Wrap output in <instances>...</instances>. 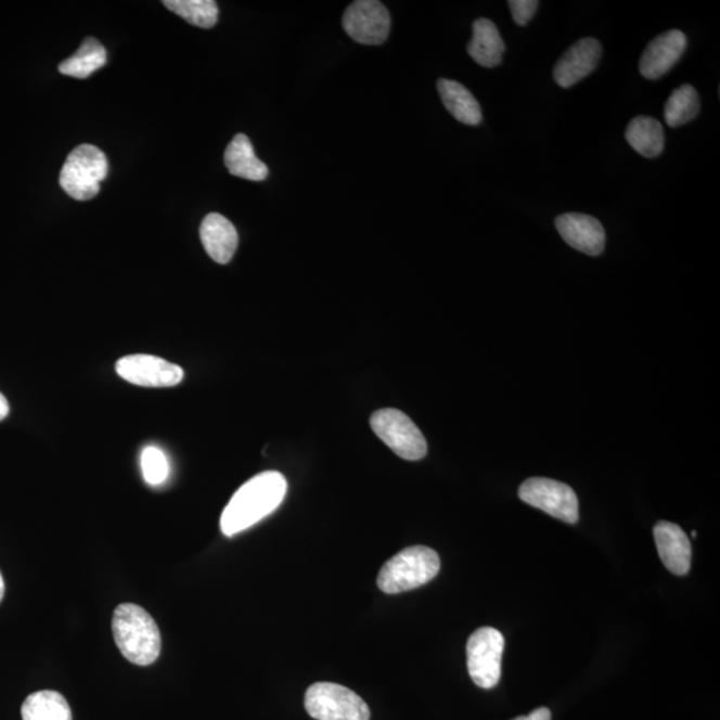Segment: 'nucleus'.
Returning <instances> with one entry per match:
<instances>
[{"mask_svg":"<svg viewBox=\"0 0 720 720\" xmlns=\"http://www.w3.org/2000/svg\"><path fill=\"white\" fill-rule=\"evenodd\" d=\"M107 54L94 38H87L77 54L61 63L60 72L67 77L86 79L106 65Z\"/></svg>","mask_w":720,"mask_h":720,"instance_id":"obj_21","label":"nucleus"},{"mask_svg":"<svg viewBox=\"0 0 720 720\" xmlns=\"http://www.w3.org/2000/svg\"><path fill=\"white\" fill-rule=\"evenodd\" d=\"M287 493V480L281 473L266 472L246 481L231 498L220 516L226 537L247 530L274 513Z\"/></svg>","mask_w":720,"mask_h":720,"instance_id":"obj_1","label":"nucleus"},{"mask_svg":"<svg viewBox=\"0 0 720 720\" xmlns=\"http://www.w3.org/2000/svg\"><path fill=\"white\" fill-rule=\"evenodd\" d=\"M506 50L496 23L480 17L473 25V39L467 46L468 55L486 68L498 67Z\"/></svg>","mask_w":720,"mask_h":720,"instance_id":"obj_16","label":"nucleus"},{"mask_svg":"<svg viewBox=\"0 0 720 720\" xmlns=\"http://www.w3.org/2000/svg\"><path fill=\"white\" fill-rule=\"evenodd\" d=\"M602 44L595 38H583L574 43L554 67V80L563 89L580 82L600 65Z\"/></svg>","mask_w":720,"mask_h":720,"instance_id":"obj_12","label":"nucleus"},{"mask_svg":"<svg viewBox=\"0 0 720 720\" xmlns=\"http://www.w3.org/2000/svg\"><path fill=\"white\" fill-rule=\"evenodd\" d=\"M504 637L492 627H481L467 642V667L476 686L496 687L502 676Z\"/></svg>","mask_w":720,"mask_h":720,"instance_id":"obj_7","label":"nucleus"},{"mask_svg":"<svg viewBox=\"0 0 720 720\" xmlns=\"http://www.w3.org/2000/svg\"><path fill=\"white\" fill-rule=\"evenodd\" d=\"M377 438L406 461H421L427 454V442L420 428L404 412L385 409L374 412L370 421Z\"/></svg>","mask_w":720,"mask_h":720,"instance_id":"obj_6","label":"nucleus"},{"mask_svg":"<svg viewBox=\"0 0 720 720\" xmlns=\"http://www.w3.org/2000/svg\"><path fill=\"white\" fill-rule=\"evenodd\" d=\"M687 48V37L681 30H670L656 37L644 50L639 72L648 80L665 77L681 60Z\"/></svg>","mask_w":720,"mask_h":720,"instance_id":"obj_13","label":"nucleus"},{"mask_svg":"<svg viewBox=\"0 0 720 720\" xmlns=\"http://www.w3.org/2000/svg\"><path fill=\"white\" fill-rule=\"evenodd\" d=\"M116 646L131 664L149 666L159 658L162 638L158 625L146 609L125 603L113 617Z\"/></svg>","mask_w":720,"mask_h":720,"instance_id":"obj_2","label":"nucleus"},{"mask_svg":"<svg viewBox=\"0 0 720 720\" xmlns=\"http://www.w3.org/2000/svg\"><path fill=\"white\" fill-rule=\"evenodd\" d=\"M164 4L196 27L211 28L217 25L219 9L214 0H166Z\"/></svg>","mask_w":720,"mask_h":720,"instance_id":"obj_23","label":"nucleus"},{"mask_svg":"<svg viewBox=\"0 0 720 720\" xmlns=\"http://www.w3.org/2000/svg\"><path fill=\"white\" fill-rule=\"evenodd\" d=\"M142 472L144 480L151 486H159L167 479L170 473V464H168L165 452L158 447L150 446L144 449L142 454Z\"/></svg>","mask_w":720,"mask_h":720,"instance_id":"obj_24","label":"nucleus"},{"mask_svg":"<svg viewBox=\"0 0 720 720\" xmlns=\"http://www.w3.org/2000/svg\"><path fill=\"white\" fill-rule=\"evenodd\" d=\"M107 172L106 155L92 144H80L68 154L60 183L75 201H90L101 191V183Z\"/></svg>","mask_w":720,"mask_h":720,"instance_id":"obj_4","label":"nucleus"},{"mask_svg":"<svg viewBox=\"0 0 720 720\" xmlns=\"http://www.w3.org/2000/svg\"><path fill=\"white\" fill-rule=\"evenodd\" d=\"M4 595V580L2 574H0V602H2Z\"/></svg>","mask_w":720,"mask_h":720,"instance_id":"obj_28","label":"nucleus"},{"mask_svg":"<svg viewBox=\"0 0 720 720\" xmlns=\"http://www.w3.org/2000/svg\"><path fill=\"white\" fill-rule=\"evenodd\" d=\"M305 707L317 720H369L370 708L350 689L319 682L306 691Z\"/></svg>","mask_w":720,"mask_h":720,"instance_id":"obj_5","label":"nucleus"},{"mask_svg":"<svg viewBox=\"0 0 720 720\" xmlns=\"http://www.w3.org/2000/svg\"><path fill=\"white\" fill-rule=\"evenodd\" d=\"M626 141L644 158H656L665 150V130L659 120L639 115L626 129Z\"/></svg>","mask_w":720,"mask_h":720,"instance_id":"obj_19","label":"nucleus"},{"mask_svg":"<svg viewBox=\"0 0 720 720\" xmlns=\"http://www.w3.org/2000/svg\"><path fill=\"white\" fill-rule=\"evenodd\" d=\"M10 412V406L8 399L4 398L3 394H0V421H3L4 417H8Z\"/></svg>","mask_w":720,"mask_h":720,"instance_id":"obj_27","label":"nucleus"},{"mask_svg":"<svg viewBox=\"0 0 720 720\" xmlns=\"http://www.w3.org/2000/svg\"><path fill=\"white\" fill-rule=\"evenodd\" d=\"M23 720H73L72 708L65 696L56 691L34 693L22 706Z\"/></svg>","mask_w":720,"mask_h":720,"instance_id":"obj_20","label":"nucleus"},{"mask_svg":"<svg viewBox=\"0 0 720 720\" xmlns=\"http://www.w3.org/2000/svg\"><path fill=\"white\" fill-rule=\"evenodd\" d=\"M656 549L667 570L686 575L691 567V543L686 532L671 522L661 520L654 527Z\"/></svg>","mask_w":720,"mask_h":720,"instance_id":"obj_14","label":"nucleus"},{"mask_svg":"<svg viewBox=\"0 0 720 720\" xmlns=\"http://www.w3.org/2000/svg\"><path fill=\"white\" fill-rule=\"evenodd\" d=\"M555 228L563 241L577 252L597 257L606 246V231L600 220L590 215L570 213L555 219Z\"/></svg>","mask_w":720,"mask_h":720,"instance_id":"obj_11","label":"nucleus"},{"mask_svg":"<svg viewBox=\"0 0 720 720\" xmlns=\"http://www.w3.org/2000/svg\"><path fill=\"white\" fill-rule=\"evenodd\" d=\"M344 27L358 43L382 44L390 34V13L376 0H358L348 5L344 15Z\"/></svg>","mask_w":720,"mask_h":720,"instance_id":"obj_9","label":"nucleus"},{"mask_svg":"<svg viewBox=\"0 0 720 720\" xmlns=\"http://www.w3.org/2000/svg\"><path fill=\"white\" fill-rule=\"evenodd\" d=\"M513 720H551V711L549 708L540 707L538 710L528 713V716H522Z\"/></svg>","mask_w":720,"mask_h":720,"instance_id":"obj_26","label":"nucleus"},{"mask_svg":"<svg viewBox=\"0 0 720 720\" xmlns=\"http://www.w3.org/2000/svg\"><path fill=\"white\" fill-rule=\"evenodd\" d=\"M438 91L443 106L463 125L478 126L481 121V108L472 91L455 80L439 79Z\"/></svg>","mask_w":720,"mask_h":720,"instance_id":"obj_18","label":"nucleus"},{"mask_svg":"<svg viewBox=\"0 0 720 720\" xmlns=\"http://www.w3.org/2000/svg\"><path fill=\"white\" fill-rule=\"evenodd\" d=\"M440 570L439 555L426 545H412L393 556L377 575V588L386 594H399L426 584Z\"/></svg>","mask_w":720,"mask_h":720,"instance_id":"obj_3","label":"nucleus"},{"mask_svg":"<svg viewBox=\"0 0 720 720\" xmlns=\"http://www.w3.org/2000/svg\"><path fill=\"white\" fill-rule=\"evenodd\" d=\"M700 112V99L698 91L691 85H683L671 92L669 101L665 106L666 124L676 127L694 120Z\"/></svg>","mask_w":720,"mask_h":720,"instance_id":"obj_22","label":"nucleus"},{"mask_svg":"<svg viewBox=\"0 0 720 720\" xmlns=\"http://www.w3.org/2000/svg\"><path fill=\"white\" fill-rule=\"evenodd\" d=\"M519 498L530 506L544 511L545 514L566 524L575 525L579 520L577 493L570 486L549 478H530L519 487Z\"/></svg>","mask_w":720,"mask_h":720,"instance_id":"obj_8","label":"nucleus"},{"mask_svg":"<svg viewBox=\"0 0 720 720\" xmlns=\"http://www.w3.org/2000/svg\"><path fill=\"white\" fill-rule=\"evenodd\" d=\"M224 165L231 176L262 182L269 176V168L257 158L252 141L245 133H237L224 153Z\"/></svg>","mask_w":720,"mask_h":720,"instance_id":"obj_17","label":"nucleus"},{"mask_svg":"<svg viewBox=\"0 0 720 720\" xmlns=\"http://www.w3.org/2000/svg\"><path fill=\"white\" fill-rule=\"evenodd\" d=\"M115 369L121 380L142 387H173L184 376L178 364L146 353L120 358Z\"/></svg>","mask_w":720,"mask_h":720,"instance_id":"obj_10","label":"nucleus"},{"mask_svg":"<svg viewBox=\"0 0 720 720\" xmlns=\"http://www.w3.org/2000/svg\"><path fill=\"white\" fill-rule=\"evenodd\" d=\"M509 8L516 25L525 27L536 15L539 2L538 0H510Z\"/></svg>","mask_w":720,"mask_h":720,"instance_id":"obj_25","label":"nucleus"},{"mask_svg":"<svg viewBox=\"0 0 720 720\" xmlns=\"http://www.w3.org/2000/svg\"><path fill=\"white\" fill-rule=\"evenodd\" d=\"M696 537H698V533H696V531H693V538H696Z\"/></svg>","mask_w":720,"mask_h":720,"instance_id":"obj_29","label":"nucleus"},{"mask_svg":"<svg viewBox=\"0 0 720 720\" xmlns=\"http://www.w3.org/2000/svg\"><path fill=\"white\" fill-rule=\"evenodd\" d=\"M201 241L206 253L219 265L229 263L237 248L235 226L223 215L208 214L201 224Z\"/></svg>","mask_w":720,"mask_h":720,"instance_id":"obj_15","label":"nucleus"}]
</instances>
